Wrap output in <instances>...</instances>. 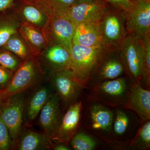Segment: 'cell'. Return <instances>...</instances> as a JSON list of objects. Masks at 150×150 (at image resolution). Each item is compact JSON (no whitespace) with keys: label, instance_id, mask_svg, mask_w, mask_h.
Wrapping results in <instances>:
<instances>
[{"label":"cell","instance_id":"obj_32","mask_svg":"<svg viewBox=\"0 0 150 150\" xmlns=\"http://www.w3.org/2000/svg\"><path fill=\"white\" fill-rule=\"evenodd\" d=\"M13 73L11 70L0 66V90L5 88Z\"/></svg>","mask_w":150,"mask_h":150},{"label":"cell","instance_id":"obj_35","mask_svg":"<svg viewBox=\"0 0 150 150\" xmlns=\"http://www.w3.org/2000/svg\"><path fill=\"white\" fill-rule=\"evenodd\" d=\"M6 98L2 92L0 90V106L1 105L3 102L5 100Z\"/></svg>","mask_w":150,"mask_h":150},{"label":"cell","instance_id":"obj_27","mask_svg":"<svg viewBox=\"0 0 150 150\" xmlns=\"http://www.w3.org/2000/svg\"><path fill=\"white\" fill-rule=\"evenodd\" d=\"M131 146L138 149L146 150L150 148V120L144 122Z\"/></svg>","mask_w":150,"mask_h":150},{"label":"cell","instance_id":"obj_3","mask_svg":"<svg viewBox=\"0 0 150 150\" xmlns=\"http://www.w3.org/2000/svg\"><path fill=\"white\" fill-rule=\"evenodd\" d=\"M129 81L128 78L121 77L93 86L92 100L111 106H125L132 84Z\"/></svg>","mask_w":150,"mask_h":150},{"label":"cell","instance_id":"obj_14","mask_svg":"<svg viewBox=\"0 0 150 150\" xmlns=\"http://www.w3.org/2000/svg\"><path fill=\"white\" fill-rule=\"evenodd\" d=\"M36 57L47 75L57 70L71 69L70 53L62 45H47Z\"/></svg>","mask_w":150,"mask_h":150},{"label":"cell","instance_id":"obj_2","mask_svg":"<svg viewBox=\"0 0 150 150\" xmlns=\"http://www.w3.org/2000/svg\"><path fill=\"white\" fill-rule=\"evenodd\" d=\"M105 48L73 44L70 53L71 70L75 80L83 88L88 86L92 73Z\"/></svg>","mask_w":150,"mask_h":150},{"label":"cell","instance_id":"obj_4","mask_svg":"<svg viewBox=\"0 0 150 150\" xmlns=\"http://www.w3.org/2000/svg\"><path fill=\"white\" fill-rule=\"evenodd\" d=\"M125 73L133 84L142 86L143 48L142 40L128 34L119 46Z\"/></svg>","mask_w":150,"mask_h":150},{"label":"cell","instance_id":"obj_21","mask_svg":"<svg viewBox=\"0 0 150 150\" xmlns=\"http://www.w3.org/2000/svg\"><path fill=\"white\" fill-rule=\"evenodd\" d=\"M18 32L29 46L33 56H38L48 45L42 29L21 22Z\"/></svg>","mask_w":150,"mask_h":150},{"label":"cell","instance_id":"obj_13","mask_svg":"<svg viewBox=\"0 0 150 150\" xmlns=\"http://www.w3.org/2000/svg\"><path fill=\"white\" fill-rule=\"evenodd\" d=\"M108 8L104 0L75 4L70 8L67 16L76 26L82 23L99 22Z\"/></svg>","mask_w":150,"mask_h":150},{"label":"cell","instance_id":"obj_16","mask_svg":"<svg viewBox=\"0 0 150 150\" xmlns=\"http://www.w3.org/2000/svg\"><path fill=\"white\" fill-rule=\"evenodd\" d=\"M53 143L45 133L23 126L20 134L13 142L11 150H49L53 149Z\"/></svg>","mask_w":150,"mask_h":150},{"label":"cell","instance_id":"obj_6","mask_svg":"<svg viewBox=\"0 0 150 150\" xmlns=\"http://www.w3.org/2000/svg\"><path fill=\"white\" fill-rule=\"evenodd\" d=\"M124 72L119 47L105 48L92 73L88 85L93 87L104 81L121 77Z\"/></svg>","mask_w":150,"mask_h":150},{"label":"cell","instance_id":"obj_29","mask_svg":"<svg viewBox=\"0 0 150 150\" xmlns=\"http://www.w3.org/2000/svg\"><path fill=\"white\" fill-rule=\"evenodd\" d=\"M129 123V117L126 112L121 109H118L113 119L112 127L113 133L116 136H122L127 131Z\"/></svg>","mask_w":150,"mask_h":150},{"label":"cell","instance_id":"obj_20","mask_svg":"<svg viewBox=\"0 0 150 150\" xmlns=\"http://www.w3.org/2000/svg\"><path fill=\"white\" fill-rule=\"evenodd\" d=\"M89 123L96 132L110 133L112 131L114 115L111 110L102 103L95 102L89 109Z\"/></svg>","mask_w":150,"mask_h":150},{"label":"cell","instance_id":"obj_34","mask_svg":"<svg viewBox=\"0 0 150 150\" xmlns=\"http://www.w3.org/2000/svg\"><path fill=\"white\" fill-rule=\"evenodd\" d=\"M52 149L54 150H71V148L67 144L60 142H56L53 145Z\"/></svg>","mask_w":150,"mask_h":150},{"label":"cell","instance_id":"obj_28","mask_svg":"<svg viewBox=\"0 0 150 150\" xmlns=\"http://www.w3.org/2000/svg\"><path fill=\"white\" fill-rule=\"evenodd\" d=\"M22 62L13 53L3 47H0V66L14 72Z\"/></svg>","mask_w":150,"mask_h":150},{"label":"cell","instance_id":"obj_23","mask_svg":"<svg viewBox=\"0 0 150 150\" xmlns=\"http://www.w3.org/2000/svg\"><path fill=\"white\" fill-rule=\"evenodd\" d=\"M2 47L16 55L22 62L33 56L29 46L18 32L12 35Z\"/></svg>","mask_w":150,"mask_h":150},{"label":"cell","instance_id":"obj_30","mask_svg":"<svg viewBox=\"0 0 150 150\" xmlns=\"http://www.w3.org/2000/svg\"><path fill=\"white\" fill-rule=\"evenodd\" d=\"M12 144L8 128L0 116V150H11Z\"/></svg>","mask_w":150,"mask_h":150},{"label":"cell","instance_id":"obj_7","mask_svg":"<svg viewBox=\"0 0 150 150\" xmlns=\"http://www.w3.org/2000/svg\"><path fill=\"white\" fill-rule=\"evenodd\" d=\"M76 27L68 16L52 15L42 30L48 45H62L70 53Z\"/></svg>","mask_w":150,"mask_h":150},{"label":"cell","instance_id":"obj_26","mask_svg":"<svg viewBox=\"0 0 150 150\" xmlns=\"http://www.w3.org/2000/svg\"><path fill=\"white\" fill-rule=\"evenodd\" d=\"M71 149L75 150H93L96 146V142L91 136L83 132H76L70 140Z\"/></svg>","mask_w":150,"mask_h":150},{"label":"cell","instance_id":"obj_5","mask_svg":"<svg viewBox=\"0 0 150 150\" xmlns=\"http://www.w3.org/2000/svg\"><path fill=\"white\" fill-rule=\"evenodd\" d=\"M47 80L57 94L63 109L79 100L83 88L74 78L70 69L54 71L47 75Z\"/></svg>","mask_w":150,"mask_h":150},{"label":"cell","instance_id":"obj_15","mask_svg":"<svg viewBox=\"0 0 150 150\" xmlns=\"http://www.w3.org/2000/svg\"><path fill=\"white\" fill-rule=\"evenodd\" d=\"M82 109L81 100H78L70 105L63 114L61 122L52 141L68 144L77 131L80 121Z\"/></svg>","mask_w":150,"mask_h":150},{"label":"cell","instance_id":"obj_1","mask_svg":"<svg viewBox=\"0 0 150 150\" xmlns=\"http://www.w3.org/2000/svg\"><path fill=\"white\" fill-rule=\"evenodd\" d=\"M47 77L37 57L33 55L22 62L14 72L5 88L1 91L7 99L16 94L27 91L46 79Z\"/></svg>","mask_w":150,"mask_h":150},{"label":"cell","instance_id":"obj_38","mask_svg":"<svg viewBox=\"0 0 150 150\" xmlns=\"http://www.w3.org/2000/svg\"><path fill=\"white\" fill-rule=\"evenodd\" d=\"M131 1H133V0H131Z\"/></svg>","mask_w":150,"mask_h":150},{"label":"cell","instance_id":"obj_36","mask_svg":"<svg viewBox=\"0 0 150 150\" xmlns=\"http://www.w3.org/2000/svg\"><path fill=\"white\" fill-rule=\"evenodd\" d=\"M95 0H75V4H79V3L87 2L92 1Z\"/></svg>","mask_w":150,"mask_h":150},{"label":"cell","instance_id":"obj_33","mask_svg":"<svg viewBox=\"0 0 150 150\" xmlns=\"http://www.w3.org/2000/svg\"><path fill=\"white\" fill-rule=\"evenodd\" d=\"M15 0H0V12L12 8Z\"/></svg>","mask_w":150,"mask_h":150},{"label":"cell","instance_id":"obj_11","mask_svg":"<svg viewBox=\"0 0 150 150\" xmlns=\"http://www.w3.org/2000/svg\"><path fill=\"white\" fill-rule=\"evenodd\" d=\"M119 11L108 8L99 21L103 46L105 48L119 47L127 35Z\"/></svg>","mask_w":150,"mask_h":150},{"label":"cell","instance_id":"obj_18","mask_svg":"<svg viewBox=\"0 0 150 150\" xmlns=\"http://www.w3.org/2000/svg\"><path fill=\"white\" fill-rule=\"evenodd\" d=\"M124 107L133 110L142 122L150 119V91L139 84H133Z\"/></svg>","mask_w":150,"mask_h":150},{"label":"cell","instance_id":"obj_19","mask_svg":"<svg viewBox=\"0 0 150 150\" xmlns=\"http://www.w3.org/2000/svg\"><path fill=\"white\" fill-rule=\"evenodd\" d=\"M73 44L88 47H104L99 22L82 23L77 25L73 37Z\"/></svg>","mask_w":150,"mask_h":150},{"label":"cell","instance_id":"obj_24","mask_svg":"<svg viewBox=\"0 0 150 150\" xmlns=\"http://www.w3.org/2000/svg\"><path fill=\"white\" fill-rule=\"evenodd\" d=\"M40 6L49 16L52 15L67 16L75 0H35L33 1Z\"/></svg>","mask_w":150,"mask_h":150},{"label":"cell","instance_id":"obj_22","mask_svg":"<svg viewBox=\"0 0 150 150\" xmlns=\"http://www.w3.org/2000/svg\"><path fill=\"white\" fill-rule=\"evenodd\" d=\"M21 23L12 8L0 12V47L12 35L18 32Z\"/></svg>","mask_w":150,"mask_h":150},{"label":"cell","instance_id":"obj_31","mask_svg":"<svg viewBox=\"0 0 150 150\" xmlns=\"http://www.w3.org/2000/svg\"><path fill=\"white\" fill-rule=\"evenodd\" d=\"M109 3L115 9L126 13L130 10L132 5L131 0H104Z\"/></svg>","mask_w":150,"mask_h":150},{"label":"cell","instance_id":"obj_25","mask_svg":"<svg viewBox=\"0 0 150 150\" xmlns=\"http://www.w3.org/2000/svg\"><path fill=\"white\" fill-rule=\"evenodd\" d=\"M142 40L144 48L142 86L145 88L149 89L150 85V37Z\"/></svg>","mask_w":150,"mask_h":150},{"label":"cell","instance_id":"obj_12","mask_svg":"<svg viewBox=\"0 0 150 150\" xmlns=\"http://www.w3.org/2000/svg\"><path fill=\"white\" fill-rule=\"evenodd\" d=\"M62 108L59 96L54 92L43 105L36 120L41 131L51 140L62 120Z\"/></svg>","mask_w":150,"mask_h":150},{"label":"cell","instance_id":"obj_10","mask_svg":"<svg viewBox=\"0 0 150 150\" xmlns=\"http://www.w3.org/2000/svg\"><path fill=\"white\" fill-rule=\"evenodd\" d=\"M54 92L47 78L27 91L23 126L32 127L43 105Z\"/></svg>","mask_w":150,"mask_h":150},{"label":"cell","instance_id":"obj_17","mask_svg":"<svg viewBox=\"0 0 150 150\" xmlns=\"http://www.w3.org/2000/svg\"><path fill=\"white\" fill-rule=\"evenodd\" d=\"M12 8L21 22L40 29H43L49 18L46 12L33 1L15 0Z\"/></svg>","mask_w":150,"mask_h":150},{"label":"cell","instance_id":"obj_37","mask_svg":"<svg viewBox=\"0 0 150 150\" xmlns=\"http://www.w3.org/2000/svg\"><path fill=\"white\" fill-rule=\"evenodd\" d=\"M28 1H35V0H28Z\"/></svg>","mask_w":150,"mask_h":150},{"label":"cell","instance_id":"obj_9","mask_svg":"<svg viewBox=\"0 0 150 150\" xmlns=\"http://www.w3.org/2000/svg\"><path fill=\"white\" fill-rule=\"evenodd\" d=\"M126 14L128 34L140 39L150 37V0H133Z\"/></svg>","mask_w":150,"mask_h":150},{"label":"cell","instance_id":"obj_8","mask_svg":"<svg viewBox=\"0 0 150 150\" xmlns=\"http://www.w3.org/2000/svg\"><path fill=\"white\" fill-rule=\"evenodd\" d=\"M26 92L10 97L0 106V116L8 128L13 144L22 128Z\"/></svg>","mask_w":150,"mask_h":150}]
</instances>
